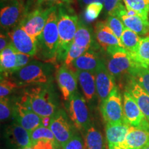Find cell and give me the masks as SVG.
Returning a JSON list of instances; mask_svg holds the SVG:
<instances>
[{
  "label": "cell",
  "mask_w": 149,
  "mask_h": 149,
  "mask_svg": "<svg viewBox=\"0 0 149 149\" xmlns=\"http://www.w3.org/2000/svg\"><path fill=\"white\" fill-rule=\"evenodd\" d=\"M64 5H59L57 10L59 44L57 52V62L65 61L69 48L73 42L79 23V19L74 11L66 8Z\"/></svg>",
  "instance_id": "6da1fadb"
},
{
  "label": "cell",
  "mask_w": 149,
  "mask_h": 149,
  "mask_svg": "<svg viewBox=\"0 0 149 149\" xmlns=\"http://www.w3.org/2000/svg\"><path fill=\"white\" fill-rule=\"evenodd\" d=\"M58 44L57 9L56 7L48 17L42 34L37 40V52L35 57L47 63L56 62Z\"/></svg>",
  "instance_id": "7a4b0ae2"
},
{
  "label": "cell",
  "mask_w": 149,
  "mask_h": 149,
  "mask_svg": "<svg viewBox=\"0 0 149 149\" xmlns=\"http://www.w3.org/2000/svg\"><path fill=\"white\" fill-rule=\"evenodd\" d=\"M49 63L33 60L19 70L7 76L17 84L18 87L45 84L51 79V68Z\"/></svg>",
  "instance_id": "3957f363"
},
{
  "label": "cell",
  "mask_w": 149,
  "mask_h": 149,
  "mask_svg": "<svg viewBox=\"0 0 149 149\" xmlns=\"http://www.w3.org/2000/svg\"><path fill=\"white\" fill-rule=\"evenodd\" d=\"M106 53L104 59L107 69L115 78L128 74L132 77L138 68L143 67L123 47L111 48Z\"/></svg>",
  "instance_id": "277c9868"
},
{
  "label": "cell",
  "mask_w": 149,
  "mask_h": 149,
  "mask_svg": "<svg viewBox=\"0 0 149 149\" xmlns=\"http://www.w3.org/2000/svg\"><path fill=\"white\" fill-rule=\"evenodd\" d=\"M22 99L35 113L44 119L51 118L57 111L51 93L43 86H32L27 89Z\"/></svg>",
  "instance_id": "5b68a950"
},
{
  "label": "cell",
  "mask_w": 149,
  "mask_h": 149,
  "mask_svg": "<svg viewBox=\"0 0 149 149\" xmlns=\"http://www.w3.org/2000/svg\"><path fill=\"white\" fill-rule=\"evenodd\" d=\"M67 104L68 115L74 127L84 132L91 125L86 100L77 91L72 95Z\"/></svg>",
  "instance_id": "8992f818"
},
{
  "label": "cell",
  "mask_w": 149,
  "mask_h": 149,
  "mask_svg": "<svg viewBox=\"0 0 149 149\" xmlns=\"http://www.w3.org/2000/svg\"><path fill=\"white\" fill-rule=\"evenodd\" d=\"M55 8V6H51L44 8L39 7L35 8L31 12L27 13L19 24V26L37 41L42 34L48 17Z\"/></svg>",
  "instance_id": "52a82bcc"
},
{
  "label": "cell",
  "mask_w": 149,
  "mask_h": 149,
  "mask_svg": "<svg viewBox=\"0 0 149 149\" xmlns=\"http://www.w3.org/2000/svg\"><path fill=\"white\" fill-rule=\"evenodd\" d=\"M100 108L106 124L126 122L123 111V99L117 87L100 104Z\"/></svg>",
  "instance_id": "ba28073f"
},
{
  "label": "cell",
  "mask_w": 149,
  "mask_h": 149,
  "mask_svg": "<svg viewBox=\"0 0 149 149\" xmlns=\"http://www.w3.org/2000/svg\"><path fill=\"white\" fill-rule=\"evenodd\" d=\"M13 115L17 123L31 132L40 126H48L46 120L50 118L44 119L33 111L28 104L22 99L21 101L17 102L13 108Z\"/></svg>",
  "instance_id": "9c48e42d"
},
{
  "label": "cell",
  "mask_w": 149,
  "mask_h": 149,
  "mask_svg": "<svg viewBox=\"0 0 149 149\" xmlns=\"http://www.w3.org/2000/svg\"><path fill=\"white\" fill-rule=\"evenodd\" d=\"M27 14L26 8L23 1L13 0L0 11V24L1 29L8 32L17 26Z\"/></svg>",
  "instance_id": "30bf717a"
},
{
  "label": "cell",
  "mask_w": 149,
  "mask_h": 149,
  "mask_svg": "<svg viewBox=\"0 0 149 149\" xmlns=\"http://www.w3.org/2000/svg\"><path fill=\"white\" fill-rule=\"evenodd\" d=\"M48 127L53 132L59 146L66 144L74 134L73 128L68 122L66 113L63 110H59L50 119Z\"/></svg>",
  "instance_id": "8fae6325"
},
{
  "label": "cell",
  "mask_w": 149,
  "mask_h": 149,
  "mask_svg": "<svg viewBox=\"0 0 149 149\" xmlns=\"http://www.w3.org/2000/svg\"><path fill=\"white\" fill-rule=\"evenodd\" d=\"M17 52L35 57L37 52V41L26 32L19 25L6 33Z\"/></svg>",
  "instance_id": "7c38bea8"
},
{
  "label": "cell",
  "mask_w": 149,
  "mask_h": 149,
  "mask_svg": "<svg viewBox=\"0 0 149 149\" xmlns=\"http://www.w3.org/2000/svg\"><path fill=\"white\" fill-rule=\"evenodd\" d=\"M56 80L63 98L65 101H68L77 91L78 79L76 72L64 64L57 70Z\"/></svg>",
  "instance_id": "4fadbf2b"
},
{
  "label": "cell",
  "mask_w": 149,
  "mask_h": 149,
  "mask_svg": "<svg viewBox=\"0 0 149 149\" xmlns=\"http://www.w3.org/2000/svg\"><path fill=\"white\" fill-rule=\"evenodd\" d=\"M97 96L100 104L107 99L116 88L115 78L107 69L104 60L95 72Z\"/></svg>",
  "instance_id": "5bb4252c"
},
{
  "label": "cell",
  "mask_w": 149,
  "mask_h": 149,
  "mask_svg": "<svg viewBox=\"0 0 149 149\" xmlns=\"http://www.w3.org/2000/svg\"><path fill=\"white\" fill-rule=\"evenodd\" d=\"M99 48L100 47L97 44L92 46L68 67L74 71L86 70L95 73L99 66L104 61V58L101 57L100 53L97 51Z\"/></svg>",
  "instance_id": "9a60e30c"
},
{
  "label": "cell",
  "mask_w": 149,
  "mask_h": 149,
  "mask_svg": "<svg viewBox=\"0 0 149 149\" xmlns=\"http://www.w3.org/2000/svg\"><path fill=\"white\" fill-rule=\"evenodd\" d=\"M149 142V122L139 127L131 126L124 141L119 145L124 149H141Z\"/></svg>",
  "instance_id": "2e32d148"
},
{
  "label": "cell",
  "mask_w": 149,
  "mask_h": 149,
  "mask_svg": "<svg viewBox=\"0 0 149 149\" xmlns=\"http://www.w3.org/2000/svg\"><path fill=\"white\" fill-rule=\"evenodd\" d=\"M123 111L126 122L130 126L139 127L147 121L133 96L125 91L123 93Z\"/></svg>",
  "instance_id": "e0dca14e"
},
{
  "label": "cell",
  "mask_w": 149,
  "mask_h": 149,
  "mask_svg": "<svg viewBox=\"0 0 149 149\" xmlns=\"http://www.w3.org/2000/svg\"><path fill=\"white\" fill-rule=\"evenodd\" d=\"M94 37L97 44L104 52L111 48L123 47L120 39L117 38L106 22H99L95 24Z\"/></svg>",
  "instance_id": "ac0fdd59"
},
{
  "label": "cell",
  "mask_w": 149,
  "mask_h": 149,
  "mask_svg": "<svg viewBox=\"0 0 149 149\" xmlns=\"http://www.w3.org/2000/svg\"><path fill=\"white\" fill-rule=\"evenodd\" d=\"M6 133L9 142L17 149L29 146L32 144L30 132L18 123L15 122L9 126Z\"/></svg>",
  "instance_id": "d6986e66"
},
{
  "label": "cell",
  "mask_w": 149,
  "mask_h": 149,
  "mask_svg": "<svg viewBox=\"0 0 149 149\" xmlns=\"http://www.w3.org/2000/svg\"><path fill=\"white\" fill-rule=\"evenodd\" d=\"M75 72L84 97L87 102L91 103L94 101L97 96L95 73L86 70H75Z\"/></svg>",
  "instance_id": "ffe728a7"
},
{
  "label": "cell",
  "mask_w": 149,
  "mask_h": 149,
  "mask_svg": "<svg viewBox=\"0 0 149 149\" xmlns=\"http://www.w3.org/2000/svg\"><path fill=\"white\" fill-rule=\"evenodd\" d=\"M126 91L133 96L143 114L149 122V95L132 77H130Z\"/></svg>",
  "instance_id": "44dd1931"
},
{
  "label": "cell",
  "mask_w": 149,
  "mask_h": 149,
  "mask_svg": "<svg viewBox=\"0 0 149 149\" xmlns=\"http://www.w3.org/2000/svg\"><path fill=\"white\" fill-rule=\"evenodd\" d=\"M130 126L126 122L106 124V139L108 145L119 146L124 141Z\"/></svg>",
  "instance_id": "7402d4cb"
},
{
  "label": "cell",
  "mask_w": 149,
  "mask_h": 149,
  "mask_svg": "<svg viewBox=\"0 0 149 149\" xmlns=\"http://www.w3.org/2000/svg\"><path fill=\"white\" fill-rule=\"evenodd\" d=\"M72 43L85 51H88L89 48L97 44L92 29L80 20Z\"/></svg>",
  "instance_id": "603a6c76"
},
{
  "label": "cell",
  "mask_w": 149,
  "mask_h": 149,
  "mask_svg": "<svg viewBox=\"0 0 149 149\" xmlns=\"http://www.w3.org/2000/svg\"><path fill=\"white\" fill-rule=\"evenodd\" d=\"M120 19L126 28L133 31L139 36L149 35V19H146L139 14L131 16L124 15Z\"/></svg>",
  "instance_id": "cb8c5ba5"
},
{
  "label": "cell",
  "mask_w": 149,
  "mask_h": 149,
  "mask_svg": "<svg viewBox=\"0 0 149 149\" xmlns=\"http://www.w3.org/2000/svg\"><path fill=\"white\" fill-rule=\"evenodd\" d=\"M17 65V51L12 44L8 46L0 53L1 73L4 77L14 72Z\"/></svg>",
  "instance_id": "d4e9b609"
},
{
  "label": "cell",
  "mask_w": 149,
  "mask_h": 149,
  "mask_svg": "<svg viewBox=\"0 0 149 149\" xmlns=\"http://www.w3.org/2000/svg\"><path fill=\"white\" fill-rule=\"evenodd\" d=\"M84 140L85 149H104L106 147L101 132L93 125L84 131Z\"/></svg>",
  "instance_id": "484cf974"
},
{
  "label": "cell",
  "mask_w": 149,
  "mask_h": 149,
  "mask_svg": "<svg viewBox=\"0 0 149 149\" xmlns=\"http://www.w3.org/2000/svg\"><path fill=\"white\" fill-rule=\"evenodd\" d=\"M141 37L137 33L125 27L120 38L123 48L135 58L138 50Z\"/></svg>",
  "instance_id": "4316f807"
},
{
  "label": "cell",
  "mask_w": 149,
  "mask_h": 149,
  "mask_svg": "<svg viewBox=\"0 0 149 149\" xmlns=\"http://www.w3.org/2000/svg\"><path fill=\"white\" fill-rule=\"evenodd\" d=\"M127 10H134L148 19L149 15V0H123Z\"/></svg>",
  "instance_id": "83f0119b"
},
{
  "label": "cell",
  "mask_w": 149,
  "mask_h": 149,
  "mask_svg": "<svg viewBox=\"0 0 149 149\" xmlns=\"http://www.w3.org/2000/svg\"><path fill=\"white\" fill-rule=\"evenodd\" d=\"M135 59L144 68H149V35L141 39Z\"/></svg>",
  "instance_id": "f1b7e54d"
},
{
  "label": "cell",
  "mask_w": 149,
  "mask_h": 149,
  "mask_svg": "<svg viewBox=\"0 0 149 149\" xmlns=\"http://www.w3.org/2000/svg\"><path fill=\"white\" fill-rule=\"evenodd\" d=\"M123 0H104V8L109 16L121 17L127 10Z\"/></svg>",
  "instance_id": "f546056e"
},
{
  "label": "cell",
  "mask_w": 149,
  "mask_h": 149,
  "mask_svg": "<svg viewBox=\"0 0 149 149\" xmlns=\"http://www.w3.org/2000/svg\"><path fill=\"white\" fill-rule=\"evenodd\" d=\"M30 135H31L32 143L40 140H48L57 142L53 132L51 131V130L48 126H40L39 127L30 132Z\"/></svg>",
  "instance_id": "4dcf8cb0"
},
{
  "label": "cell",
  "mask_w": 149,
  "mask_h": 149,
  "mask_svg": "<svg viewBox=\"0 0 149 149\" xmlns=\"http://www.w3.org/2000/svg\"><path fill=\"white\" fill-rule=\"evenodd\" d=\"M132 77L149 95V68L141 67L134 72Z\"/></svg>",
  "instance_id": "1f68e13d"
},
{
  "label": "cell",
  "mask_w": 149,
  "mask_h": 149,
  "mask_svg": "<svg viewBox=\"0 0 149 149\" xmlns=\"http://www.w3.org/2000/svg\"><path fill=\"white\" fill-rule=\"evenodd\" d=\"M104 8L102 3H93L87 5L84 10V17L86 22H93L98 17Z\"/></svg>",
  "instance_id": "d6a6232c"
},
{
  "label": "cell",
  "mask_w": 149,
  "mask_h": 149,
  "mask_svg": "<svg viewBox=\"0 0 149 149\" xmlns=\"http://www.w3.org/2000/svg\"><path fill=\"white\" fill-rule=\"evenodd\" d=\"M106 23L112 30V31L114 33V34L116 35L117 38L120 40L123 31L125 29V26L123 24L122 19L116 16H109L106 21Z\"/></svg>",
  "instance_id": "836d02e7"
},
{
  "label": "cell",
  "mask_w": 149,
  "mask_h": 149,
  "mask_svg": "<svg viewBox=\"0 0 149 149\" xmlns=\"http://www.w3.org/2000/svg\"><path fill=\"white\" fill-rule=\"evenodd\" d=\"M18 86L13 79L8 77H1L0 83V99L7 97Z\"/></svg>",
  "instance_id": "e575fe53"
},
{
  "label": "cell",
  "mask_w": 149,
  "mask_h": 149,
  "mask_svg": "<svg viewBox=\"0 0 149 149\" xmlns=\"http://www.w3.org/2000/svg\"><path fill=\"white\" fill-rule=\"evenodd\" d=\"M86 51L82 49L79 46L72 43L69 48V51L67 54L66 58L65 59L64 64L67 66H69L76 59L80 57L82 54Z\"/></svg>",
  "instance_id": "d590c367"
},
{
  "label": "cell",
  "mask_w": 149,
  "mask_h": 149,
  "mask_svg": "<svg viewBox=\"0 0 149 149\" xmlns=\"http://www.w3.org/2000/svg\"><path fill=\"white\" fill-rule=\"evenodd\" d=\"M61 147L62 149H85L84 140L79 134L74 133L71 138Z\"/></svg>",
  "instance_id": "8d00e7d4"
},
{
  "label": "cell",
  "mask_w": 149,
  "mask_h": 149,
  "mask_svg": "<svg viewBox=\"0 0 149 149\" xmlns=\"http://www.w3.org/2000/svg\"><path fill=\"white\" fill-rule=\"evenodd\" d=\"M11 109L9 99L5 97L0 100V119L1 122L5 121L10 117Z\"/></svg>",
  "instance_id": "74e56055"
},
{
  "label": "cell",
  "mask_w": 149,
  "mask_h": 149,
  "mask_svg": "<svg viewBox=\"0 0 149 149\" xmlns=\"http://www.w3.org/2000/svg\"><path fill=\"white\" fill-rule=\"evenodd\" d=\"M33 58H34V57H33V56L17 52V65L14 72L19 70L20 68H23L25 66H26L31 61H33Z\"/></svg>",
  "instance_id": "f35d334b"
},
{
  "label": "cell",
  "mask_w": 149,
  "mask_h": 149,
  "mask_svg": "<svg viewBox=\"0 0 149 149\" xmlns=\"http://www.w3.org/2000/svg\"><path fill=\"white\" fill-rule=\"evenodd\" d=\"M12 44L10 38L6 33H1L0 35V51H3L6 48Z\"/></svg>",
  "instance_id": "ab89813d"
},
{
  "label": "cell",
  "mask_w": 149,
  "mask_h": 149,
  "mask_svg": "<svg viewBox=\"0 0 149 149\" xmlns=\"http://www.w3.org/2000/svg\"><path fill=\"white\" fill-rule=\"evenodd\" d=\"M72 0H37V2L39 3H47L49 4H58L62 5L65 3H70Z\"/></svg>",
  "instance_id": "60d3db41"
},
{
  "label": "cell",
  "mask_w": 149,
  "mask_h": 149,
  "mask_svg": "<svg viewBox=\"0 0 149 149\" xmlns=\"http://www.w3.org/2000/svg\"><path fill=\"white\" fill-rule=\"evenodd\" d=\"M78 1L82 6H86L87 5L93 3H102L104 4V0H78Z\"/></svg>",
  "instance_id": "b9f144b4"
},
{
  "label": "cell",
  "mask_w": 149,
  "mask_h": 149,
  "mask_svg": "<svg viewBox=\"0 0 149 149\" xmlns=\"http://www.w3.org/2000/svg\"><path fill=\"white\" fill-rule=\"evenodd\" d=\"M108 149H124L122 147L119 146H112V145H108Z\"/></svg>",
  "instance_id": "7bdbcfd3"
},
{
  "label": "cell",
  "mask_w": 149,
  "mask_h": 149,
  "mask_svg": "<svg viewBox=\"0 0 149 149\" xmlns=\"http://www.w3.org/2000/svg\"><path fill=\"white\" fill-rule=\"evenodd\" d=\"M19 149H35L33 148V146L32 145H31V146H26V147H24V148H19Z\"/></svg>",
  "instance_id": "ee69618b"
},
{
  "label": "cell",
  "mask_w": 149,
  "mask_h": 149,
  "mask_svg": "<svg viewBox=\"0 0 149 149\" xmlns=\"http://www.w3.org/2000/svg\"><path fill=\"white\" fill-rule=\"evenodd\" d=\"M141 149H149V142L147 144L145 145V146L143 147L142 148H141Z\"/></svg>",
  "instance_id": "f6af8a7d"
},
{
  "label": "cell",
  "mask_w": 149,
  "mask_h": 149,
  "mask_svg": "<svg viewBox=\"0 0 149 149\" xmlns=\"http://www.w3.org/2000/svg\"><path fill=\"white\" fill-rule=\"evenodd\" d=\"M56 149H62V148H61V146H59V147H57V148H56Z\"/></svg>",
  "instance_id": "bcb514c9"
},
{
  "label": "cell",
  "mask_w": 149,
  "mask_h": 149,
  "mask_svg": "<svg viewBox=\"0 0 149 149\" xmlns=\"http://www.w3.org/2000/svg\"><path fill=\"white\" fill-rule=\"evenodd\" d=\"M104 149H107V146H106V147H105V148H104Z\"/></svg>",
  "instance_id": "7dc6e473"
},
{
  "label": "cell",
  "mask_w": 149,
  "mask_h": 149,
  "mask_svg": "<svg viewBox=\"0 0 149 149\" xmlns=\"http://www.w3.org/2000/svg\"><path fill=\"white\" fill-rule=\"evenodd\" d=\"M148 18H149V15H148Z\"/></svg>",
  "instance_id": "c3c4849f"
}]
</instances>
